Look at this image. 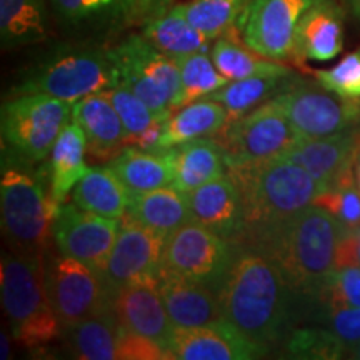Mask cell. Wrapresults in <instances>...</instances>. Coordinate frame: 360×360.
I'll list each match as a JSON object with an SVG mask.
<instances>
[{"label": "cell", "mask_w": 360, "mask_h": 360, "mask_svg": "<svg viewBox=\"0 0 360 360\" xmlns=\"http://www.w3.org/2000/svg\"><path fill=\"white\" fill-rule=\"evenodd\" d=\"M233 247L231 269L219 292L222 315L252 342L270 350L287 335L290 297L295 295L265 252Z\"/></svg>", "instance_id": "obj_1"}, {"label": "cell", "mask_w": 360, "mask_h": 360, "mask_svg": "<svg viewBox=\"0 0 360 360\" xmlns=\"http://www.w3.org/2000/svg\"><path fill=\"white\" fill-rule=\"evenodd\" d=\"M227 174L244 202V238L240 245L262 250L278 232L314 205L323 187L307 170L287 159L231 165Z\"/></svg>", "instance_id": "obj_2"}, {"label": "cell", "mask_w": 360, "mask_h": 360, "mask_svg": "<svg viewBox=\"0 0 360 360\" xmlns=\"http://www.w3.org/2000/svg\"><path fill=\"white\" fill-rule=\"evenodd\" d=\"M345 227L330 212L310 205L262 249L276 262L295 297L319 299L335 270V255Z\"/></svg>", "instance_id": "obj_3"}, {"label": "cell", "mask_w": 360, "mask_h": 360, "mask_svg": "<svg viewBox=\"0 0 360 360\" xmlns=\"http://www.w3.org/2000/svg\"><path fill=\"white\" fill-rule=\"evenodd\" d=\"M0 292L17 342L27 347H39L64 334V326L47 294L44 254H4Z\"/></svg>", "instance_id": "obj_4"}, {"label": "cell", "mask_w": 360, "mask_h": 360, "mask_svg": "<svg viewBox=\"0 0 360 360\" xmlns=\"http://www.w3.org/2000/svg\"><path fill=\"white\" fill-rule=\"evenodd\" d=\"M34 167L2 159V229L13 252L44 254L60 205Z\"/></svg>", "instance_id": "obj_5"}, {"label": "cell", "mask_w": 360, "mask_h": 360, "mask_svg": "<svg viewBox=\"0 0 360 360\" xmlns=\"http://www.w3.org/2000/svg\"><path fill=\"white\" fill-rule=\"evenodd\" d=\"M72 103L47 94H19L2 103V159L24 165L49 159L70 122Z\"/></svg>", "instance_id": "obj_6"}, {"label": "cell", "mask_w": 360, "mask_h": 360, "mask_svg": "<svg viewBox=\"0 0 360 360\" xmlns=\"http://www.w3.org/2000/svg\"><path fill=\"white\" fill-rule=\"evenodd\" d=\"M119 84L110 51L90 47L58 49L30 69L17 94H47L75 103Z\"/></svg>", "instance_id": "obj_7"}, {"label": "cell", "mask_w": 360, "mask_h": 360, "mask_svg": "<svg viewBox=\"0 0 360 360\" xmlns=\"http://www.w3.org/2000/svg\"><path fill=\"white\" fill-rule=\"evenodd\" d=\"M117 79L150 107L157 117L175 110L180 94V69L177 60L155 49L143 35H130L110 49Z\"/></svg>", "instance_id": "obj_8"}, {"label": "cell", "mask_w": 360, "mask_h": 360, "mask_svg": "<svg viewBox=\"0 0 360 360\" xmlns=\"http://www.w3.org/2000/svg\"><path fill=\"white\" fill-rule=\"evenodd\" d=\"M219 135L227 167L282 159L302 139L274 101L227 122Z\"/></svg>", "instance_id": "obj_9"}, {"label": "cell", "mask_w": 360, "mask_h": 360, "mask_svg": "<svg viewBox=\"0 0 360 360\" xmlns=\"http://www.w3.org/2000/svg\"><path fill=\"white\" fill-rule=\"evenodd\" d=\"M45 285L64 328L112 310L114 295L102 274L80 260L60 254L45 262Z\"/></svg>", "instance_id": "obj_10"}, {"label": "cell", "mask_w": 360, "mask_h": 360, "mask_svg": "<svg viewBox=\"0 0 360 360\" xmlns=\"http://www.w3.org/2000/svg\"><path fill=\"white\" fill-rule=\"evenodd\" d=\"M302 137L317 139L360 130V101L330 92L321 84L294 80L272 98Z\"/></svg>", "instance_id": "obj_11"}, {"label": "cell", "mask_w": 360, "mask_h": 360, "mask_svg": "<svg viewBox=\"0 0 360 360\" xmlns=\"http://www.w3.org/2000/svg\"><path fill=\"white\" fill-rule=\"evenodd\" d=\"M233 250L231 242L192 220L167 238L162 270L204 283L219 294L231 269Z\"/></svg>", "instance_id": "obj_12"}, {"label": "cell", "mask_w": 360, "mask_h": 360, "mask_svg": "<svg viewBox=\"0 0 360 360\" xmlns=\"http://www.w3.org/2000/svg\"><path fill=\"white\" fill-rule=\"evenodd\" d=\"M315 0H249L238 29L247 47L272 60L292 58L299 20Z\"/></svg>", "instance_id": "obj_13"}, {"label": "cell", "mask_w": 360, "mask_h": 360, "mask_svg": "<svg viewBox=\"0 0 360 360\" xmlns=\"http://www.w3.org/2000/svg\"><path fill=\"white\" fill-rule=\"evenodd\" d=\"M119 229L120 220L90 212L74 202L60 205L53 222L52 237L62 255L80 260L102 272Z\"/></svg>", "instance_id": "obj_14"}, {"label": "cell", "mask_w": 360, "mask_h": 360, "mask_svg": "<svg viewBox=\"0 0 360 360\" xmlns=\"http://www.w3.org/2000/svg\"><path fill=\"white\" fill-rule=\"evenodd\" d=\"M165 242L167 238L125 215L120 220L115 244L101 272L112 295L130 282L159 276Z\"/></svg>", "instance_id": "obj_15"}, {"label": "cell", "mask_w": 360, "mask_h": 360, "mask_svg": "<svg viewBox=\"0 0 360 360\" xmlns=\"http://www.w3.org/2000/svg\"><path fill=\"white\" fill-rule=\"evenodd\" d=\"M112 310L124 330L155 340L170 352L175 327L162 300L159 276L139 278L117 290Z\"/></svg>", "instance_id": "obj_16"}, {"label": "cell", "mask_w": 360, "mask_h": 360, "mask_svg": "<svg viewBox=\"0 0 360 360\" xmlns=\"http://www.w3.org/2000/svg\"><path fill=\"white\" fill-rule=\"evenodd\" d=\"M170 354L180 360H250L264 357L269 350L252 342L227 319H220L209 326L175 328Z\"/></svg>", "instance_id": "obj_17"}, {"label": "cell", "mask_w": 360, "mask_h": 360, "mask_svg": "<svg viewBox=\"0 0 360 360\" xmlns=\"http://www.w3.org/2000/svg\"><path fill=\"white\" fill-rule=\"evenodd\" d=\"M360 148V130H349L330 137H302L282 159L307 170L323 187L337 186L349 170H354Z\"/></svg>", "instance_id": "obj_18"}, {"label": "cell", "mask_w": 360, "mask_h": 360, "mask_svg": "<svg viewBox=\"0 0 360 360\" xmlns=\"http://www.w3.org/2000/svg\"><path fill=\"white\" fill-rule=\"evenodd\" d=\"M193 220L210 229L232 245L244 238V202L240 188L229 174L188 192Z\"/></svg>", "instance_id": "obj_19"}, {"label": "cell", "mask_w": 360, "mask_h": 360, "mask_svg": "<svg viewBox=\"0 0 360 360\" xmlns=\"http://www.w3.org/2000/svg\"><path fill=\"white\" fill-rule=\"evenodd\" d=\"M344 49V12L335 0H315L295 29L292 58L328 62Z\"/></svg>", "instance_id": "obj_20"}, {"label": "cell", "mask_w": 360, "mask_h": 360, "mask_svg": "<svg viewBox=\"0 0 360 360\" xmlns=\"http://www.w3.org/2000/svg\"><path fill=\"white\" fill-rule=\"evenodd\" d=\"M159 289L175 328L209 326L224 319L219 294L204 283L160 269Z\"/></svg>", "instance_id": "obj_21"}, {"label": "cell", "mask_w": 360, "mask_h": 360, "mask_svg": "<svg viewBox=\"0 0 360 360\" xmlns=\"http://www.w3.org/2000/svg\"><path fill=\"white\" fill-rule=\"evenodd\" d=\"M72 119L82 127L89 154L97 160H112L129 143V134L105 94H92L72 103Z\"/></svg>", "instance_id": "obj_22"}, {"label": "cell", "mask_w": 360, "mask_h": 360, "mask_svg": "<svg viewBox=\"0 0 360 360\" xmlns=\"http://www.w3.org/2000/svg\"><path fill=\"white\" fill-rule=\"evenodd\" d=\"M127 217L164 238H169L180 227L193 220L187 193L180 192L174 186L134 193L130 197Z\"/></svg>", "instance_id": "obj_23"}, {"label": "cell", "mask_w": 360, "mask_h": 360, "mask_svg": "<svg viewBox=\"0 0 360 360\" xmlns=\"http://www.w3.org/2000/svg\"><path fill=\"white\" fill-rule=\"evenodd\" d=\"M167 150L174 164L172 186L184 193L227 174L224 148L214 135L180 143Z\"/></svg>", "instance_id": "obj_24"}, {"label": "cell", "mask_w": 360, "mask_h": 360, "mask_svg": "<svg viewBox=\"0 0 360 360\" xmlns=\"http://www.w3.org/2000/svg\"><path fill=\"white\" fill-rule=\"evenodd\" d=\"M85 150H87V139L84 130L75 120H70L58 135L47 159L49 188L58 205L64 204L67 195L87 174Z\"/></svg>", "instance_id": "obj_25"}, {"label": "cell", "mask_w": 360, "mask_h": 360, "mask_svg": "<svg viewBox=\"0 0 360 360\" xmlns=\"http://www.w3.org/2000/svg\"><path fill=\"white\" fill-rule=\"evenodd\" d=\"M229 120V112L222 103L205 97L187 103L179 110L167 115L164 124V132L160 139V148L177 147L195 139L212 137L224 129Z\"/></svg>", "instance_id": "obj_26"}, {"label": "cell", "mask_w": 360, "mask_h": 360, "mask_svg": "<svg viewBox=\"0 0 360 360\" xmlns=\"http://www.w3.org/2000/svg\"><path fill=\"white\" fill-rule=\"evenodd\" d=\"M109 165L132 195L172 186L174 182V164L169 150L147 152L125 147Z\"/></svg>", "instance_id": "obj_27"}, {"label": "cell", "mask_w": 360, "mask_h": 360, "mask_svg": "<svg viewBox=\"0 0 360 360\" xmlns=\"http://www.w3.org/2000/svg\"><path fill=\"white\" fill-rule=\"evenodd\" d=\"M132 193L110 165L92 167L72 191L75 204L107 219L122 220L127 215Z\"/></svg>", "instance_id": "obj_28"}, {"label": "cell", "mask_w": 360, "mask_h": 360, "mask_svg": "<svg viewBox=\"0 0 360 360\" xmlns=\"http://www.w3.org/2000/svg\"><path fill=\"white\" fill-rule=\"evenodd\" d=\"M142 35L148 42L172 58L197 52H209L210 39L186 19L177 6L143 24Z\"/></svg>", "instance_id": "obj_29"}, {"label": "cell", "mask_w": 360, "mask_h": 360, "mask_svg": "<svg viewBox=\"0 0 360 360\" xmlns=\"http://www.w3.org/2000/svg\"><path fill=\"white\" fill-rule=\"evenodd\" d=\"M49 37L47 0H0V39L6 49Z\"/></svg>", "instance_id": "obj_30"}, {"label": "cell", "mask_w": 360, "mask_h": 360, "mask_svg": "<svg viewBox=\"0 0 360 360\" xmlns=\"http://www.w3.org/2000/svg\"><path fill=\"white\" fill-rule=\"evenodd\" d=\"M294 80V75H255V77L232 80L231 84L224 85L222 89L215 90L207 97L222 103L229 112L227 122H231L257 109L262 103L272 101Z\"/></svg>", "instance_id": "obj_31"}, {"label": "cell", "mask_w": 360, "mask_h": 360, "mask_svg": "<svg viewBox=\"0 0 360 360\" xmlns=\"http://www.w3.org/2000/svg\"><path fill=\"white\" fill-rule=\"evenodd\" d=\"M119 332L114 310L64 328L70 352L84 360H115Z\"/></svg>", "instance_id": "obj_32"}, {"label": "cell", "mask_w": 360, "mask_h": 360, "mask_svg": "<svg viewBox=\"0 0 360 360\" xmlns=\"http://www.w3.org/2000/svg\"><path fill=\"white\" fill-rule=\"evenodd\" d=\"M57 19L75 29L135 20L137 0H49Z\"/></svg>", "instance_id": "obj_33"}, {"label": "cell", "mask_w": 360, "mask_h": 360, "mask_svg": "<svg viewBox=\"0 0 360 360\" xmlns=\"http://www.w3.org/2000/svg\"><path fill=\"white\" fill-rule=\"evenodd\" d=\"M215 67L229 80H240L255 75H294L289 67L260 56L250 47H242L227 37H220L210 51Z\"/></svg>", "instance_id": "obj_34"}, {"label": "cell", "mask_w": 360, "mask_h": 360, "mask_svg": "<svg viewBox=\"0 0 360 360\" xmlns=\"http://www.w3.org/2000/svg\"><path fill=\"white\" fill-rule=\"evenodd\" d=\"M175 60L180 69V94L175 110L199 98H205L229 84V79L220 74L212 57L207 56V52L191 53Z\"/></svg>", "instance_id": "obj_35"}, {"label": "cell", "mask_w": 360, "mask_h": 360, "mask_svg": "<svg viewBox=\"0 0 360 360\" xmlns=\"http://www.w3.org/2000/svg\"><path fill=\"white\" fill-rule=\"evenodd\" d=\"M247 2L249 0H191L177 7L197 30L214 40L240 22Z\"/></svg>", "instance_id": "obj_36"}, {"label": "cell", "mask_w": 360, "mask_h": 360, "mask_svg": "<svg viewBox=\"0 0 360 360\" xmlns=\"http://www.w3.org/2000/svg\"><path fill=\"white\" fill-rule=\"evenodd\" d=\"M354 170H349L337 186L323 191L314 202L330 212L345 229L360 227V191L355 186Z\"/></svg>", "instance_id": "obj_37"}, {"label": "cell", "mask_w": 360, "mask_h": 360, "mask_svg": "<svg viewBox=\"0 0 360 360\" xmlns=\"http://www.w3.org/2000/svg\"><path fill=\"white\" fill-rule=\"evenodd\" d=\"M287 350L294 357L302 359H339L347 352L328 327H305L292 332Z\"/></svg>", "instance_id": "obj_38"}, {"label": "cell", "mask_w": 360, "mask_h": 360, "mask_svg": "<svg viewBox=\"0 0 360 360\" xmlns=\"http://www.w3.org/2000/svg\"><path fill=\"white\" fill-rule=\"evenodd\" d=\"M319 300L328 312L349 307H360V267H339L330 274L319 294Z\"/></svg>", "instance_id": "obj_39"}, {"label": "cell", "mask_w": 360, "mask_h": 360, "mask_svg": "<svg viewBox=\"0 0 360 360\" xmlns=\"http://www.w3.org/2000/svg\"><path fill=\"white\" fill-rule=\"evenodd\" d=\"M103 94L110 98L115 110L119 112L120 119H122L125 125V130L129 134V142L134 137H137V135H141L143 130L150 127V124L157 119V115L150 110V107L127 87L115 85V87L105 90Z\"/></svg>", "instance_id": "obj_40"}, {"label": "cell", "mask_w": 360, "mask_h": 360, "mask_svg": "<svg viewBox=\"0 0 360 360\" xmlns=\"http://www.w3.org/2000/svg\"><path fill=\"white\" fill-rule=\"evenodd\" d=\"M317 82L337 96L360 101V49L345 56L339 64L315 74Z\"/></svg>", "instance_id": "obj_41"}, {"label": "cell", "mask_w": 360, "mask_h": 360, "mask_svg": "<svg viewBox=\"0 0 360 360\" xmlns=\"http://www.w3.org/2000/svg\"><path fill=\"white\" fill-rule=\"evenodd\" d=\"M174 359V355L147 337L124 330L120 327L119 340H117L115 360H165Z\"/></svg>", "instance_id": "obj_42"}, {"label": "cell", "mask_w": 360, "mask_h": 360, "mask_svg": "<svg viewBox=\"0 0 360 360\" xmlns=\"http://www.w3.org/2000/svg\"><path fill=\"white\" fill-rule=\"evenodd\" d=\"M328 314H330V323L327 327L334 332L347 352H352L360 344V307L340 309Z\"/></svg>", "instance_id": "obj_43"}, {"label": "cell", "mask_w": 360, "mask_h": 360, "mask_svg": "<svg viewBox=\"0 0 360 360\" xmlns=\"http://www.w3.org/2000/svg\"><path fill=\"white\" fill-rule=\"evenodd\" d=\"M167 117H157L154 122L150 124V127L143 130L141 135L134 137L129 143H132L134 147L142 148L147 152H164L160 148V139L162 132H164V124Z\"/></svg>", "instance_id": "obj_44"}, {"label": "cell", "mask_w": 360, "mask_h": 360, "mask_svg": "<svg viewBox=\"0 0 360 360\" xmlns=\"http://www.w3.org/2000/svg\"><path fill=\"white\" fill-rule=\"evenodd\" d=\"M174 0H137V7H135V20H141L146 24L147 20L154 19V17L162 15L172 7Z\"/></svg>", "instance_id": "obj_45"}, {"label": "cell", "mask_w": 360, "mask_h": 360, "mask_svg": "<svg viewBox=\"0 0 360 360\" xmlns=\"http://www.w3.org/2000/svg\"><path fill=\"white\" fill-rule=\"evenodd\" d=\"M0 344H2V350H0V359L6 360L11 357V340H8V337L6 332L2 330V334H0Z\"/></svg>", "instance_id": "obj_46"}, {"label": "cell", "mask_w": 360, "mask_h": 360, "mask_svg": "<svg viewBox=\"0 0 360 360\" xmlns=\"http://www.w3.org/2000/svg\"><path fill=\"white\" fill-rule=\"evenodd\" d=\"M355 177H357V186H359V191H360V148H359L357 159H355Z\"/></svg>", "instance_id": "obj_47"}, {"label": "cell", "mask_w": 360, "mask_h": 360, "mask_svg": "<svg viewBox=\"0 0 360 360\" xmlns=\"http://www.w3.org/2000/svg\"><path fill=\"white\" fill-rule=\"evenodd\" d=\"M352 357L354 359H360V344L352 350Z\"/></svg>", "instance_id": "obj_48"}, {"label": "cell", "mask_w": 360, "mask_h": 360, "mask_svg": "<svg viewBox=\"0 0 360 360\" xmlns=\"http://www.w3.org/2000/svg\"><path fill=\"white\" fill-rule=\"evenodd\" d=\"M355 2H357V4H360V0H355Z\"/></svg>", "instance_id": "obj_49"}]
</instances>
